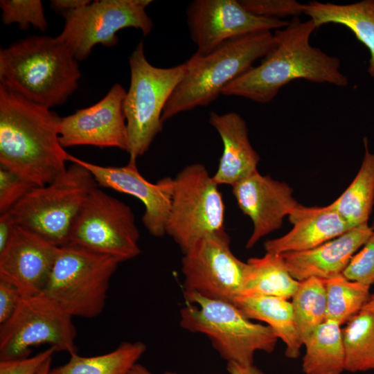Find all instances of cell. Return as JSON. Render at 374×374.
<instances>
[{
  "instance_id": "6da1fadb",
  "label": "cell",
  "mask_w": 374,
  "mask_h": 374,
  "mask_svg": "<svg viewBox=\"0 0 374 374\" xmlns=\"http://www.w3.org/2000/svg\"><path fill=\"white\" fill-rule=\"evenodd\" d=\"M62 118L0 84V166L35 186L67 169L60 141Z\"/></svg>"
},
{
  "instance_id": "7a4b0ae2",
  "label": "cell",
  "mask_w": 374,
  "mask_h": 374,
  "mask_svg": "<svg viewBox=\"0 0 374 374\" xmlns=\"http://www.w3.org/2000/svg\"><path fill=\"white\" fill-rule=\"evenodd\" d=\"M316 29L312 20L302 21L294 17L287 26L276 30L274 46L261 63L229 83L222 95L266 104L282 87L298 79L348 86L349 80L340 71L339 59L311 45L310 37Z\"/></svg>"
},
{
  "instance_id": "3957f363",
  "label": "cell",
  "mask_w": 374,
  "mask_h": 374,
  "mask_svg": "<svg viewBox=\"0 0 374 374\" xmlns=\"http://www.w3.org/2000/svg\"><path fill=\"white\" fill-rule=\"evenodd\" d=\"M80 78L78 60L57 36L31 35L0 49V84L48 109L64 104Z\"/></svg>"
},
{
  "instance_id": "277c9868",
  "label": "cell",
  "mask_w": 374,
  "mask_h": 374,
  "mask_svg": "<svg viewBox=\"0 0 374 374\" xmlns=\"http://www.w3.org/2000/svg\"><path fill=\"white\" fill-rule=\"evenodd\" d=\"M274 46V33L265 31L230 40L208 55L195 52L185 62V74L166 103L161 121L210 105L229 83L253 67Z\"/></svg>"
},
{
  "instance_id": "5b68a950",
  "label": "cell",
  "mask_w": 374,
  "mask_h": 374,
  "mask_svg": "<svg viewBox=\"0 0 374 374\" xmlns=\"http://www.w3.org/2000/svg\"><path fill=\"white\" fill-rule=\"evenodd\" d=\"M184 296L186 305L180 310L181 326L207 336L227 362L253 365L256 351L275 350L278 338L273 329L251 321L234 304L195 293Z\"/></svg>"
},
{
  "instance_id": "8992f818",
  "label": "cell",
  "mask_w": 374,
  "mask_h": 374,
  "mask_svg": "<svg viewBox=\"0 0 374 374\" xmlns=\"http://www.w3.org/2000/svg\"><path fill=\"white\" fill-rule=\"evenodd\" d=\"M130 84L123 101L130 162L136 163L163 130L161 115L175 89L182 80L185 63L170 68L152 65L141 41L129 58Z\"/></svg>"
},
{
  "instance_id": "52a82bcc",
  "label": "cell",
  "mask_w": 374,
  "mask_h": 374,
  "mask_svg": "<svg viewBox=\"0 0 374 374\" xmlns=\"http://www.w3.org/2000/svg\"><path fill=\"white\" fill-rule=\"evenodd\" d=\"M97 186L87 168L72 162L52 182L33 187L10 211L17 225L63 246L69 243L72 226Z\"/></svg>"
},
{
  "instance_id": "ba28073f",
  "label": "cell",
  "mask_w": 374,
  "mask_h": 374,
  "mask_svg": "<svg viewBox=\"0 0 374 374\" xmlns=\"http://www.w3.org/2000/svg\"><path fill=\"white\" fill-rule=\"evenodd\" d=\"M119 263L75 244L60 246L43 293L73 317H96L105 308Z\"/></svg>"
},
{
  "instance_id": "9c48e42d",
  "label": "cell",
  "mask_w": 374,
  "mask_h": 374,
  "mask_svg": "<svg viewBox=\"0 0 374 374\" xmlns=\"http://www.w3.org/2000/svg\"><path fill=\"white\" fill-rule=\"evenodd\" d=\"M224 213L218 185L206 167L190 164L173 179L166 233L185 253L202 238L224 229Z\"/></svg>"
},
{
  "instance_id": "30bf717a",
  "label": "cell",
  "mask_w": 374,
  "mask_h": 374,
  "mask_svg": "<svg viewBox=\"0 0 374 374\" xmlns=\"http://www.w3.org/2000/svg\"><path fill=\"white\" fill-rule=\"evenodd\" d=\"M73 317L44 293L22 297L17 310L0 324V360L29 357L34 346L77 353Z\"/></svg>"
},
{
  "instance_id": "8fae6325",
  "label": "cell",
  "mask_w": 374,
  "mask_h": 374,
  "mask_svg": "<svg viewBox=\"0 0 374 374\" xmlns=\"http://www.w3.org/2000/svg\"><path fill=\"white\" fill-rule=\"evenodd\" d=\"M139 237L131 208L96 187L87 197L72 226L69 243L121 262L141 253Z\"/></svg>"
},
{
  "instance_id": "7c38bea8",
  "label": "cell",
  "mask_w": 374,
  "mask_h": 374,
  "mask_svg": "<svg viewBox=\"0 0 374 374\" xmlns=\"http://www.w3.org/2000/svg\"><path fill=\"white\" fill-rule=\"evenodd\" d=\"M150 0H99L62 15L64 24L57 36L78 61L87 59L96 44L106 47L118 43L117 33L134 28L143 36L150 33L153 21L145 9Z\"/></svg>"
},
{
  "instance_id": "4fadbf2b",
  "label": "cell",
  "mask_w": 374,
  "mask_h": 374,
  "mask_svg": "<svg viewBox=\"0 0 374 374\" xmlns=\"http://www.w3.org/2000/svg\"><path fill=\"white\" fill-rule=\"evenodd\" d=\"M225 229L198 241L184 253V292L233 303L241 296L247 262L232 252Z\"/></svg>"
},
{
  "instance_id": "5bb4252c",
  "label": "cell",
  "mask_w": 374,
  "mask_h": 374,
  "mask_svg": "<svg viewBox=\"0 0 374 374\" xmlns=\"http://www.w3.org/2000/svg\"><path fill=\"white\" fill-rule=\"evenodd\" d=\"M196 53L208 55L227 42L251 34L278 30L289 21L257 16L236 0H195L186 10Z\"/></svg>"
},
{
  "instance_id": "9a60e30c",
  "label": "cell",
  "mask_w": 374,
  "mask_h": 374,
  "mask_svg": "<svg viewBox=\"0 0 374 374\" xmlns=\"http://www.w3.org/2000/svg\"><path fill=\"white\" fill-rule=\"evenodd\" d=\"M125 89L114 84L94 105L62 118L60 141L65 148L93 145L128 151V137L123 101Z\"/></svg>"
},
{
  "instance_id": "2e32d148",
  "label": "cell",
  "mask_w": 374,
  "mask_h": 374,
  "mask_svg": "<svg viewBox=\"0 0 374 374\" xmlns=\"http://www.w3.org/2000/svg\"><path fill=\"white\" fill-rule=\"evenodd\" d=\"M68 161L78 163L93 176L98 186L128 194L139 199L145 206L142 217L144 226L154 237L166 233L173 191V179L164 177L152 184L139 172L136 163L124 166H103L69 154Z\"/></svg>"
},
{
  "instance_id": "e0dca14e",
  "label": "cell",
  "mask_w": 374,
  "mask_h": 374,
  "mask_svg": "<svg viewBox=\"0 0 374 374\" xmlns=\"http://www.w3.org/2000/svg\"><path fill=\"white\" fill-rule=\"evenodd\" d=\"M59 247L17 225L6 247L0 252V279L14 285L22 297L43 293Z\"/></svg>"
},
{
  "instance_id": "ac0fdd59",
  "label": "cell",
  "mask_w": 374,
  "mask_h": 374,
  "mask_svg": "<svg viewBox=\"0 0 374 374\" xmlns=\"http://www.w3.org/2000/svg\"><path fill=\"white\" fill-rule=\"evenodd\" d=\"M232 190L239 208L253 224L252 233L245 246L247 249L279 229L284 218L300 205L287 184L258 171L232 186Z\"/></svg>"
},
{
  "instance_id": "d6986e66",
  "label": "cell",
  "mask_w": 374,
  "mask_h": 374,
  "mask_svg": "<svg viewBox=\"0 0 374 374\" xmlns=\"http://www.w3.org/2000/svg\"><path fill=\"white\" fill-rule=\"evenodd\" d=\"M373 231L368 223L365 224L313 249L281 254L288 271L296 280L310 278L326 280L342 274Z\"/></svg>"
},
{
  "instance_id": "ffe728a7",
  "label": "cell",
  "mask_w": 374,
  "mask_h": 374,
  "mask_svg": "<svg viewBox=\"0 0 374 374\" xmlns=\"http://www.w3.org/2000/svg\"><path fill=\"white\" fill-rule=\"evenodd\" d=\"M292 229L264 243L267 253H285L313 249L353 229L330 204L308 207L300 204L288 216Z\"/></svg>"
},
{
  "instance_id": "44dd1931",
  "label": "cell",
  "mask_w": 374,
  "mask_h": 374,
  "mask_svg": "<svg viewBox=\"0 0 374 374\" xmlns=\"http://www.w3.org/2000/svg\"><path fill=\"white\" fill-rule=\"evenodd\" d=\"M208 121L223 143L218 168L212 176L215 184L233 186L258 171L260 157L250 143L244 118L233 112L221 114L211 112Z\"/></svg>"
},
{
  "instance_id": "7402d4cb",
  "label": "cell",
  "mask_w": 374,
  "mask_h": 374,
  "mask_svg": "<svg viewBox=\"0 0 374 374\" xmlns=\"http://www.w3.org/2000/svg\"><path fill=\"white\" fill-rule=\"evenodd\" d=\"M304 14L317 28L337 24L350 29L369 51L368 73L374 80V0L343 5L312 1L305 3Z\"/></svg>"
},
{
  "instance_id": "603a6c76",
  "label": "cell",
  "mask_w": 374,
  "mask_h": 374,
  "mask_svg": "<svg viewBox=\"0 0 374 374\" xmlns=\"http://www.w3.org/2000/svg\"><path fill=\"white\" fill-rule=\"evenodd\" d=\"M234 304L247 318L265 322L285 344V356L297 358L303 343L299 335L292 306L287 299L263 295L240 296Z\"/></svg>"
},
{
  "instance_id": "cb8c5ba5",
  "label": "cell",
  "mask_w": 374,
  "mask_h": 374,
  "mask_svg": "<svg viewBox=\"0 0 374 374\" xmlns=\"http://www.w3.org/2000/svg\"><path fill=\"white\" fill-rule=\"evenodd\" d=\"M241 296L263 295L292 299L300 282L288 271L282 254L267 253L248 259Z\"/></svg>"
},
{
  "instance_id": "d4e9b609",
  "label": "cell",
  "mask_w": 374,
  "mask_h": 374,
  "mask_svg": "<svg viewBox=\"0 0 374 374\" xmlns=\"http://www.w3.org/2000/svg\"><path fill=\"white\" fill-rule=\"evenodd\" d=\"M341 325L326 320L303 341L305 374H341L345 371V352Z\"/></svg>"
},
{
  "instance_id": "484cf974",
  "label": "cell",
  "mask_w": 374,
  "mask_h": 374,
  "mask_svg": "<svg viewBox=\"0 0 374 374\" xmlns=\"http://www.w3.org/2000/svg\"><path fill=\"white\" fill-rule=\"evenodd\" d=\"M364 155L361 166L348 188L330 206L352 227L368 224L374 204V153L364 138Z\"/></svg>"
},
{
  "instance_id": "4316f807",
  "label": "cell",
  "mask_w": 374,
  "mask_h": 374,
  "mask_svg": "<svg viewBox=\"0 0 374 374\" xmlns=\"http://www.w3.org/2000/svg\"><path fill=\"white\" fill-rule=\"evenodd\" d=\"M146 350L140 341L121 343L114 350L92 357L70 355L69 362L51 369L49 374H130Z\"/></svg>"
},
{
  "instance_id": "83f0119b",
  "label": "cell",
  "mask_w": 374,
  "mask_h": 374,
  "mask_svg": "<svg viewBox=\"0 0 374 374\" xmlns=\"http://www.w3.org/2000/svg\"><path fill=\"white\" fill-rule=\"evenodd\" d=\"M345 371L374 369V313L361 310L341 329Z\"/></svg>"
},
{
  "instance_id": "f1b7e54d",
  "label": "cell",
  "mask_w": 374,
  "mask_h": 374,
  "mask_svg": "<svg viewBox=\"0 0 374 374\" xmlns=\"http://www.w3.org/2000/svg\"><path fill=\"white\" fill-rule=\"evenodd\" d=\"M291 302L295 323L303 343L326 320V280L310 278L301 281Z\"/></svg>"
},
{
  "instance_id": "f546056e",
  "label": "cell",
  "mask_w": 374,
  "mask_h": 374,
  "mask_svg": "<svg viewBox=\"0 0 374 374\" xmlns=\"http://www.w3.org/2000/svg\"><path fill=\"white\" fill-rule=\"evenodd\" d=\"M327 316L339 325L357 314L368 301L370 287L340 274L326 280Z\"/></svg>"
},
{
  "instance_id": "4dcf8cb0",
  "label": "cell",
  "mask_w": 374,
  "mask_h": 374,
  "mask_svg": "<svg viewBox=\"0 0 374 374\" xmlns=\"http://www.w3.org/2000/svg\"><path fill=\"white\" fill-rule=\"evenodd\" d=\"M1 19L4 25L17 24L21 30L30 26L42 32L48 26L40 0H1Z\"/></svg>"
},
{
  "instance_id": "1f68e13d",
  "label": "cell",
  "mask_w": 374,
  "mask_h": 374,
  "mask_svg": "<svg viewBox=\"0 0 374 374\" xmlns=\"http://www.w3.org/2000/svg\"><path fill=\"white\" fill-rule=\"evenodd\" d=\"M350 259L342 274L347 279L368 287L374 284V231Z\"/></svg>"
},
{
  "instance_id": "d6a6232c",
  "label": "cell",
  "mask_w": 374,
  "mask_h": 374,
  "mask_svg": "<svg viewBox=\"0 0 374 374\" xmlns=\"http://www.w3.org/2000/svg\"><path fill=\"white\" fill-rule=\"evenodd\" d=\"M240 4L253 15L267 18L299 17L305 3L295 0H242Z\"/></svg>"
},
{
  "instance_id": "836d02e7",
  "label": "cell",
  "mask_w": 374,
  "mask_h": 374,
  "mask_svg": "<svg viewBox=\"0 0 374 374\" xmlns=\"http://www.w3.org/2000/svg\"><path fill=\"white\" fill-rule=\"evenodd\" d=\"M35 186L0 166V214L10 211Z\"/></svg>"
},
{
  "instance_id": "e575fe53",
  "label": "cell",
  "mask_w": 374,
  "mask_h": 374,
  "mask_svg": "<svg viewBox=\"0 0 374 374\" xmlns=\"http://www.w3.org/2000/svg\"><path fill=\"white\" fill-rule=\"evenodd\" d=\"M55 352L49 347L34 356L0 360V374H37Z\"/></svg>"
},
{
  "instance_id": "d590c367",
  "label": "cell",
  "mask_w": 374,
  "mask_h": 374,
  "mask_svg": "<svg viewBox=\"0 0 374 374\" xmlns=\"http://www.w3.org/2000/svg\"><path fill=\"white\" fill-rule=\"evenodd\" d=\"M21 299V294L14 285L0 279V324L12 317Z\"/></svg>"
},
{
  "instance_id": "8d00e7d4",
  "label": "cell",
  "mask_w": 374,
  "mask_h": 374,
  "mask_svg": "<svg viewBox=\"0 0 374 374\" xmlns=\"http://www.w3.org/2000/svg\"><path fill=\"white\" fill-rule=\"evenodd\" d=\"M17 225L10 211L0 214V252L6 247Z\"/></svg>"
},
{
  "instance_id": "74e56055",
  "label": "cell",
  "mask_w": 374,
  "mask_h": 374,
  "mask_svg": "<svg viewBox=\"0 0 374 374\" xmlns=\"http://www.w3.org/2000/svg\"><path fill=\"white\" fill-rule=\"evenodd\" d=\"M91 3L90 0H52L51 8L60 15L83 8Z\"/></svg>"
},
{
  "instance_id": "f35d334b",
  "label": "cell",
  "mask_w": 374,
  "mask_h": 374,
  "mask_svg": "<svg viewBox=\"0 0 374 374\" xmlns=\"http://www.w3.org/2000/svg\"><path fill=\"white\" fill-rule=\"evenodd\" d=\"M226 368L229 374H265L254 364L244 366L235 362H227Z\"/></svg>"
},
{
  "instance_id": "ab89813d",
  "label": "cell",
  "mask_w": 374,
  "mask_h": 374,
  "mask_svg": "<svg viewBox=\"0 0 374 374\" xmlns=\"http://www.w3.org/2000/svg\"><path fill=\"white\" fill-rule=\"evenodd\" d=\"M130 374H153L147 368L140 364H136L132 369Z\"/></svg>"
},
{
  "instance_id": "60d3db41",
  "label": "cell",
  "mask_w": 374,
  "mask_h": 374,
  "mask_svg": "<svg viewBox=\"0 0 374 374\" xmlns=\"http://www.w3.org/2000/svg\"><path fill=\"white\" fill-rule=\"evenodd\" d=\"M362 310L374 313V293L371 295L368 301L364 305Z\"/></svg>"
},
{
  "instance_id": "b9f144b4",
  "label": "cell",
  "mask_w": 374,
  "mask_h": 374,
  "mask_svg": "<svg viewBox=\"0 0 374 374\" xmlns=\"http://www.w3.org/2000/svg\"><path fill=\"white\" fill-rule=\"evenodd\" d=\"M52 358L48 359L37 374H49Z\"/></svg>"
},
{
  "instance_id": "7bdbcfd3",
  "label": "cell",
  "mask_w": 374,
  "mask_h": 374,
  "mask_svg": "<svg viewBox=\"0 0 374 374\" xmlns=\"http://www.w3.org/2000/svg\"><path fill=\"white\" fill-rule=\"evenodd\" d=\"M164 374H179V373H175V372L166 371L164 373Z\"/></svg>"
},
{
  "instance_id": "ee69618b",
  "label": "cell",
  "mask_w": 374,
  "mask_h": 374,
  "mask_svg": "<svg viewBox=\"0 0 374 374\" xmlns=\"http://www.w3.org/2000/svg\"><path fill=\"white\" fill-rule=\"evenodd\" d=\"M371 227L374 230V220H373V224H372Z\"/></svg>"
}]
</instances>
